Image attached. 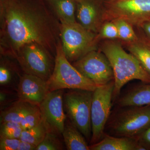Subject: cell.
I'll return each instance as SVG.
<instances>
[{
  "mask_svg": "<svg viewBox=\"0 0 150 150\" xmlns=\"http://www.w3.org/2000/svg\"><path fill=\"white\" fill-rule=\"evenodd\" d=\"M147 37L150 40V20L143 22L140 25Z\"/></svg>",
  "mask_w": 150,
  "mask_h": 150,
  "instance_id": "f546056e",
  "label": "cell"
},
{
  "mask_svg": "<svg viewBox=\"0 0 150 150\" xmlns=\"http://www.w3.org/2000/svg\"><path fill=\"white\" fill-rule=\"evenodd\" d=\"M50 130L47 123L42 118L38 125L28 130H23L21 136L20 140L28 142L37 146L44 139L46 133Z\"/></svg>",
  "mask_w": 150,
  "mask_h": 150,
  "instance_id": "ffe728a7",
  "label": "cell"
},
{
  "mask_svg": "<svg viewBox=\"0 0 150 150\" xmlns=\"http://www.w3.org/2000/svg\"><path fill=\"white\" fill-rule=\"evenodd\" d=\"M36 146L28 142L21 141L18 150H35Z\"/></svg>",
  "mask_w": 150,
  "mask_h": 150,
  "instance_id": "f1b7e54d",
  "label": "cell"
},
{
  "mask_svg": "<svg viewBox=\"0 0 150 150\" xmlns=\"http://www.w3.org/2000/svg\"><path fill=\"white\" fill-rule=\"evenodd\" d=\"M23 131L20 123L3 122L1 124L0 137L20 139Z\"/></svg>",
  "mask_w": 150,
  "mask_h": 150,
  "instance_id": "603a6c76",
  "label": "cell"
},
{
  "mask_svg": "<svg viewBox=\"0 0 150 150\" xmlns=\"http://www.w3.org/2000/svg\"><path fill=\"white\" fill-rule=\"evenodd\" d=\"M150 126V105L115 106L105 128V134L137 139Z\"/></svg>",
  "mask_w": 150,
  "mask_h": 150,
  "instance_id": "3957f363",
  "label": "cell"
},
{
  "mask_svg": "<svg viewBox=\"0 0 150 150\" xmlns=\"http://www.w3.org/2000/svg\"><path fill=\"white\" fill-rule=\"evenodd\" d=\"M150 14V0H114L105 12L103 19L114 21L122 19L130 24L139 25Z\"/></svg>",
  "mask_w": 150,
  "mask_h": 150,
  "instance_id": "30bf717a",
  "label": "cell"
},
{
  "mask_svg": "<svg viewBox=\"0 0 150 150\" xmlns=\"http://www.w3.org/2000/svg\"><path fill=\"white\" fill-rule=\"evenodd\" d=\"M90 150H145L137 139L104 134L99 142L89 145Z\"/></svg>",
  "mask_w": 150,
  "mask_h": 150,
  "instance_id": "5bb4252c",
  "label": "cell"
},
{
  "mask_svg": "<svg viewBox=\"0 0 150 150\" xmlns=\"http://www.w3.org/2000/svg\"><path fill=\"white\" fill-rule=\"evenodd\" d=\"M68 150H90L85 137L69 120L66 121L62 133Z\"/></svg>",
  "mask_w": 150,
  "mask_h": 150,
  "instance_id": "2e32d148",
  "label": "cell"
},
{
  "mask_svg": "<svg viewBox=\"0 0 150 150\" xmlns=\"http://www.w3.org/2000/svg\"><path fill=\"white\" fill-rule=\"evenodd\" d=\"M137 141L145 150H150V126L139 136Z\"/></svg>",
  "mask_w": 150,
  "mask_h": 150,
  "instance_id": "4316f807",
  "label": "cell"
},
{
  "mask_svg": "<svg viewBox=\"0 0 150 150\" xmlns=\"http://www.w3.org/2000/svg\"><path fill=\"white\" fill-rule=\"evenodd\" d=\"M114 80L105 85L97 87L93 91L91 107V137L90 145L99 142L105 134V125L113 105Z\"/></svg>",
  "mask_w": 150,
  "mask_h": 150,
  "instance_id": "52a82bcc",
  "label": "cell"
},
{
  "mask_svg": "<svg viewBox=\"0 0 150 150\" xmlns=\"http://www.w3.org/2000/svg\"><path fill=\"white\" fill-rule=\"evenodd\" d=\"M101 35L102 37L108 39L118 38V29L115 23L112 22L105 23L103 27Z\"/></svg>",
  "mask_w": 150,
  "mask_h": 150,
  "instance_id": "484cf974",
  "label": "cell"
},
{
  "mask_svg": "<svg viewBox=\"0 0 150 150\" xmlns=\"http://www.w3.org/2000/svg\"><path fill=\"white\" fill-rule=\"evenodd\" d=\"M76 16L79 23L96 33L98 25V14L95 6L88 0H78Z\"/></svg>",
  "mask_w": 150,
  "mask_h": 150,
  "instance_id": "9a60e30c",
  "label": "cell"
},
{
  "mask_svg": "<svg viewBox=\"0 0 150 150\" xmlns=\"http://www.w3.org/2000/svg\"><path fill=\"white\" fill-rule=\"evenodd\" d=\"M93 91L70 89L64 95V105L69 120L87 141L91 137V107Z\"/></svg>",
  "mask_w": 150,
  "mask_h": 150,
  "instance_id": "8992f818",
  "label": "cell"
},
{
  "mask_svg": "<svg viewBox=\"0 0 150 150\" xmlns=\"http://www.w3.org/2000/svg\"><path fill=\"white\" fill-rule=\"evenodd\" d=\"M21 141L19 139L0 137V150H18Z\"/></svg>",
  "mask_w": 150,
  "mask_h": 150,
  "instance_id": "d4e9b609",
  "label": "cell"
},
{
  "mask_svg": "<svg viewBox=\"0 0 150 150\" xmlns=\"http://www.w3.org/2000/svg\"><path fill=\"white\" fill-rule=\"evenodd\" d=\"M117 107L150 105V83L133 84L121 91L113 102Z\"/></svg>",
  "mask_w": 150,
  "mask_h": 150,
  "instance_id": "4fadbf2b",
  "label": "cell"
},
{
  "mask_svg": "<svg viewBox=\"0 0 150 150\" xmlns=\"http://www.w3.org/2000/svg\"><path fill=\"white\" fill-rule=\"evenodd\" d=\"M37 105L19 100L7 109L1 111V123L14 122L20 123Z\"/></svg>",
  "mask_w": 150,
  "mask_h": 150,
  "instance_id": "ac0fdd59",
  "label": "cell"
},
{
  "mask_svg": "<svg viewBox=\"0 0 150 150\" xmlns=\"http://www.w3.org/2000/svg\"><path fill=\"white\" fill-rule=\"evenodd\" d=\"M17 92L19 100L38 106L49 91L47 81L25 74L20 79Z\"/></svg>",
  "mask_w": 150,
  "mask_h": 150,
  "instance_id": "7c38bea8",
  "label": "cell"
},
{
  "mask_svg": "<svg viewBox=\"0 0 150 150\" xmlns=\"http://www.w3.org/2000/svg\"><path fill=\"white\" fill-rule=\"evenodd\" d=\"M11 75L8 69L1 65L0 67V83L1 85H5L10 81Z\"/></svg>",
  "mask_w": 150,
  "mask_h": 150,
  "instance_id": "83f0119b",
  "label": "cell"
},
{
  "mask_svg": "<svg viewBox=\"0 0 150 150\" xmlns=\"http://www.w3.org/2000/svg\"><path fill=\"white\" fill-rule=\"evenodd\" d=\"M41 119V112L40 108L37 105L23 119L20 124L23 130H28L38 125Z\"/></svg>",
  "mask_w": 150,
  "mask_h": 150,
  "instance_id": "cb8c5ba5",
  "label": "cell"
},
{
  "mask_svg": "<svg viewBox=\"0 0 150 150\" xmlns=\"http://www.w3.org/2000/svg\"><path fill=\"white\" fill-rule=\"evenodd\" d=\"M102 51L110 62L113 71V103L123 87L129 82L137 80L144 83H150V74L137 58L126 52L119 43L106 42L103 46Z\"/></svg>",
  "mask_w": 150,
  "mask_h": 150,
  "instance_id": "7a4b0ae2",
  "label": "cell"
},
{
  "mask_svg": "<svg viewBox=\"0 0 150 150\" xmlns=\"http://www.w3.org/2000/svg\"><path fill=\"white\" fill-rule=\"evenodd\" d=\"M63 145L55 134V132L49 130L46 133L42 142L38 145L35 150H63Z\"/></svg>",
  "mask_w": 150,
  "mask_h": 150,
  "instance_id": "7402d4cb",
  "label": "cell"
},
{
  "mask_svg": "<svg viewBox=\"0 0 150 150\" xmlns=\"http://www.w3.org/2000/svg\"><path fill=\"white\" fill-rule=\"evenodd\" d=\"M117 28L118 38L127 42H134L138 39L131 24L122 19L113 21Z\"/></svg>",
  "mask_w": 150,
  "mask_h": 150,
  "instance_id": "44dd1931",
  "label": "cell"
},
{
  "mask_svg": "<svg viewBox=\"0 0 150 150\" xmlns=\"http://www.w3.org/2000/svg\"><path fill=\"white\" fill-rule=\"evenodd\" d=\"M60 21L76 22L75 0H50Z\"/></svg>",
  "mask_w": 150,
  "mask_h": 150,
  "instance_id": "d6986e66",
  "label": "cell"
},
{
  "mask_svg": "<svg viewBox=\"0 0 150 150\" xmlns=\"http://www.w3.org/2000/svg\"><path fill=\"white\" fill-rule=\"evenodd\" d=\"M64 89L50 91L38 105L42 118L51 131L62 134L66 115L64 109Z\"/></svg>",
  "mask_w": 150,
  "mask_h": 150,
  "instance_id": "8fae6325",
  "label": "cell"
},
{
  "mask_svg": "<svg viewBox=\"0 0 150 150\" xmlns=\"http://www.w3.org/2000/svg\"><path fill=\"white\" fill-rule=\"evenodd\" d=\"M1 52L16 57L36 43L56 55L61 22L40 0H0Z\"/></svg>",
  "mask_w": 150,
  "mask_h": 150,
  "instance_id": "6da1fadb",
  "label": "cell"
},
{
  "mask_svg": "<svg viewBox=\"0 0 150 150\" xmlns=\"http://www.w3.org/2000/svg\"><path fill=\"white\" fill-rule=\"evenodd\" d=\"M127 49L137 58L150 74V40L147 37H138L137 41L127 42Z\"/></svg>",
  "mask_w": 150,
  "mask_h": 150,
  "instance_id": "e0dca14e",
  "label": "cell"
},
{
  "mask_svg": "<svg viewBox=\"0 0 150 150\" xmlns=\"http://www.w3.org/2000/svg\"><path fill=\"white\" fill-rule=\"evenodd\" d=\"M75 1H78V0H75Z\"/></svg>",
  "mask_w": 150,
  "mask_h": 150,
  "instance_id": "1f68e13d",
  "label": "cell"
},
{
  "mask_svg": "<svg viewBox=\"0 0 150 150\" xmlns=\"http://www.w3.org/2000/svg\"><path fill=\"white\" fill-rule=\"evenodd\" d=\"M51 54L40 45L30 43L23 46L16 58L25 74L47 81L51 77L54 67Z\"/></svg>",
  "mask_w": 150,
  "mask_h": 150,
  "instance_id": "ba28073f",
  "label": "cell"
},
{
  "mask_svg": "<svg viewBox=\"0 0 150 150\" xmlns=\"http://www.w3.org/2000/svg\"><path fill=\"white\" fill-rule=\"evenodd\" d=\"M72 65L97 87L105 85L114 80L112 68L107 57L96 50L73 62Z\"/></svg>",
  "mask_w": 150,
  "mask_h": 150,
  "instance_id": "9c48e42d",
  "label": "cell"
},
{
  "mask_svg": "<svg viewBox=\"0 0 150 150\" xmlns=\"http://www.w3.org/2000/svg\"><path fill=\"white\" fill-rule=\"evenodd\" d=\"M150 20V14H149L148 15L144 17L143 19H142V20L140 22L139 24V25L142 23H143V22L147 21Z\"/></svg>",
  "mask_w": 150,
  "mask_h": 150,
  "instance_id": "4dcf8cb0",
  "label": "cell"
},
{
  "mask_svg": "<svg viewBox=\"0 0 150 150\" xmlns=\"http://www.w3.org/2000/svg\"><path fill=\"white\" fill-rule=\"evenodd\" d=\"M47 81L49 92L64 89L93 91L97 87L70 63L63 51L61 40L56 49L53 72Z\"/></svg>",
  "mask_w": 150,
  "mask_h": 150,
  "instance_id": "277c9868",
  "label": "cell"
},
{
  "mask_svg": "<svg viewBox=\"0 0 150 150\" xmlns=\"http://www.w3.org/2000/svg\"><path fill=\"white\" fill-rule=\"evenodd\" d=\"M61 22L62 48L70 62H75L86 54L96 50L98 38L95 33L86 29L79 23Z\"/></svg>",
  "mask_w": 150,
  "mask_h": 150,
  "instance_id": "5b68a950",
  "label": "cell"
}]
</instances>
